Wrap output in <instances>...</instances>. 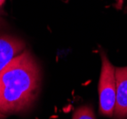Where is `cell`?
<instances>
[{
  "instance_id": "obj_1",
  "label": "cell",
  "mask_w": 127,
  "mask_h": 119,
  "mask_svg": "<svg viewBox=\"0 0 127 119\" xmlns=\"http://www.w3.org/2000/svg\"><path fill=\"white\" fill-rule=\"evenodd\" d=\"M41 72L30 51H23L0 71V114L27 113L37 99Z\"/></svg>"
},
{
  "instance_id": "obj_2",
  "label": "cell",
  "mask_w": 127,
  "mask_h": 119,
  "mask_svg": "<svg viewBox=\"0 0 127 119\" xmlns=\"http://www.w3.org/2000/svg\"><path fill=\"white\" fill-rule=\"evenodd\" d=\"M101 70L99 80V112L112 117L116 106V68L109 62L103 51L101 52Z\"/></svg>"
},
{
  "instance_id": "obj_3",
  "label": "cell",
  "mask_w": 127,
  "mask_h": 119,
  "mask_svg": "<svg viewBox=\"0 0 127 119\" xmlns=\"http://www.w3.org/2000/svg\"><path fill=\"white\" fill-rule=\"evenodd\" d=\"M116 106L114 114L117 119L127 116V66L116 68Z\"/></svg>"
},
{
  "instance_id": "obj_4",
  "label": "cell",
  "mask_w": 127,
  "mask_h": 119,
  "mask_svg": "<svg viewBox=\"0 0 127 119\" xmlns=\"http://www.w3.org/2000/svg\"><path fill=\"white\" fill-rule=\"evenodd\" d=\"M25 49V43L10 35L0 36V71ZM4 118L0 114V119Z\"/></svg>"
},
{
  "instance_id": "obj_5",
  "label": "cell",
  "mask_w": 127,
  "mask_h": 119,
  "mask_svg": "<svg viewBox=\"0 0 127 119\" xmlns=\"http://www.w3.org/2000/svg\"><path fill=\"white\" fill-rule=\"evenodd\" d=\"M72 119H96L94 111L91 105H85L75 110Z\"/></svg>"
},
{
  "instance_id": "obj_6",
  "label": "cell",
  "mask_w": 127,
  "mask_h": 119,
  "mask_svg": "<svg viewBox=\"0 0 127 119\" xmlns=\"http://www.w3.org/2000/svg\"><path fill=\"white\" fill-rule=\"evenodd\" d=\"M116 1V7L117 9H122L123 5V1L124 0H115Z\"/></svg>"
},
{
  "instance_id": "obj_7",
  "label": "cell",
  "mask_w": 127,
  "mask_h": 119,
  "mask_svg": "<svg viewBox=\"0 0 127 119\" xmlns=\"http://www.w3.org/2000/svg\"><path fill=\"white\" fill-rule=\"evenodd\" d=\"M4 3H5V0H0V8L4 5Z\"/></svg>"
},
{
  "instance_id": "obj_8",
  "label": "cell",
  "mask_w": 127,
  "mask_h": 119,
  "mask_svg": "<svg viewBox=\"0 0 127 119\" xmlns=\"http://www.w3.org/2000/svg\"><path fill=\"white\" fill-rule=\"evenodd\" d=\"M36 119H38V118H36Z\"/></svg>"
}]
</instances>
